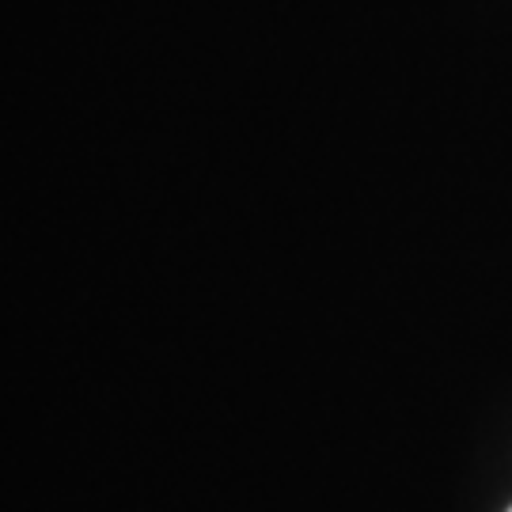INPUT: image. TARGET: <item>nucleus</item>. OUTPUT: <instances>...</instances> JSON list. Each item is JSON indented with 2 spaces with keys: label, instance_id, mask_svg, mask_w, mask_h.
Masks as SVG:
<instances>
[{
  "label": "nucleus",
  "instance_id": "obj_1",
  "mask_svg": "<svg viewBox=\"0 0 512 512\" xmlns=\"http://www.w3.org/2000/svg\"><path fill=\"white\" fill-rule=\"evenodd\" d=\"M509 512H512V509H509Z\"/></svg>",
  "mask_w": 512,
  "mask_h": 512
}]
</instances>
